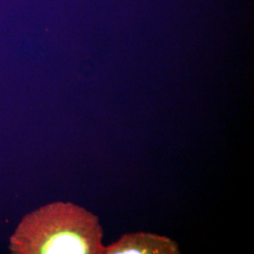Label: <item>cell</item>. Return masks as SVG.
Masks as SVG:
<instances>
[{"label":"cell","instance_id":"6da1fadb","mask_svg":"<svg viewBox=\"0 0 254 254\" xmlns=\"http://www.w3.org/2000/svg\"><path fill=\"white\" fill-rule=\"evenodd\" d=\"M99 218L71 202H53L27 215L9 239L15 254H102Z\"/></svg>","mask_w":254,"mask_h":254},{"label":"cell","instance_id":"7a4b0ae2","mask_svg":"<svg viewBox=\"0 0 254 254\" xmlns=\"http://www.w3.org/2000/svg\"><path fill=\"white\" fill-rule=\"evenodd\" d=\"M177 242L165 236L151 233H132L122 236L118 241L104 247L102 254H178Z\"/></svg>","mask_w":254,"mask_h":254}]
</instances>
